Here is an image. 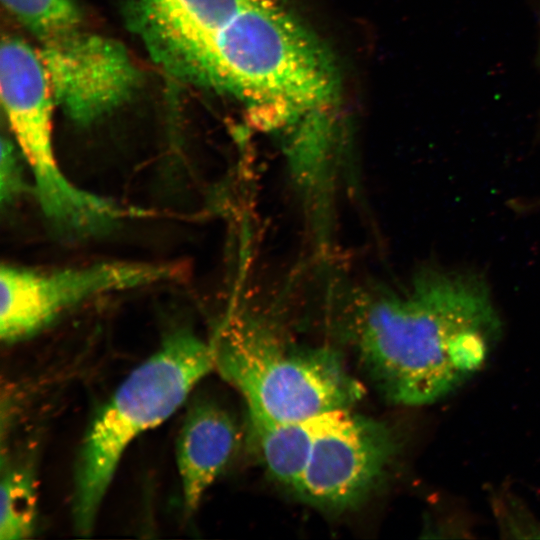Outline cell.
I'll list each match as a JSON object with an SVG mask.
<instances>
[{"instance_id": "1", "label": "cell", "mask_w": 540, "mask_h": 540, "mask_svg": "<svg viewBox=\"0 0 540 540\" xmlns=\"http://www.w3.org/2000/svg\"><path fill=\"white\" fill-rule=\"evenodd\" d=\"M502 322L484 279L429 266L404 293L382 291L352 309L358 361L389 402L423 406L450 395L487 364Z\"/></svg>"}, {"instance_id": "2", "label": "cell", "mask_w": 540, "mask_h": 540, "mask_svg": "<svg viewBox=\"0 0 540 540\" xmlns=\"http://www.w3.org/2000/svg\"><path fill=\"white\" fill-rule=\"evenodd\" d=\"M249 419L269 475L321 509L342 511L360 504L383 480L397 453L390 428L351 409L288 422Z\"/></svg>"}, {"instance_id": "3", "label": "cell", "mask_w": 540, "mask_h": 540, "mask_svg": "<svg viewBox=\"0 0 540 540\" xmlns=\"http://www.w3.org/2000/svg\"><path fill=\"white\" fill-rule=\"evenodd\" d=\"M213 369V343L177 330L124 379L97 412L82 440L72 498L77 532L87 535L92 530L126 447L169 418Z\"/></svg>"}, {"instance_id": "4", "label": "cell", "mask_w": 540, "mask_h": 540, "mask_svg": "<svg viewBox=\"0 0 540 540\" xmlns=\"http://www.w3.org/2000/svg\"><path fill=\"white\" fill-rule=\"evenodd\" d=\"M212 343L215 369L242 395L249 417L296 421L351 409L364 394L338 352L292 344L251 316L231 318Z\"/></svg>"}, {"instance_id": "5", "label": "cell", "mask_w": 540, "mask_h": 540, "mask_svg": "<svg viewBox=\"0 0 540 540\" xmlns=\"http://www.w3.org/2000/svg\"><path fill=\"white\" fill-rule=\"evenodd\" d=\"M168 265L107 261L42 271L3 265L0 270V337L7 344L29 338L68 309L93 297L169 280Z\"/></svg>"}, {"instance_id": "6", "label": "cell", "mask_w": 540, "mask_h": 540, "mask_svg": "<svg viewBox=\"0 0 540 540\" xmlns=\"http://www.w3.org/2000/svg\"><path fill=\"white\" fill-rule=\"evenodd\" d=\"M55 104L72 121L90 124L134 93L139 71L119 42L82 28L39 43Z\"/></svg>"}, {"instance_id": "7", "label": "cell", "mask_w": 540, "mask_h": 540, "mask_svg": "<svg viewBox=\"0 0 540 540\" xmlns=\"http://www.w3.org/2000/svg\"><path fill=\"white\" fill-rule=\"evenodd\" d=\"M0 94L19 149L33 174L34 191L58 199L71 188L57 162L52 141L55 104L49 78L37 48L6 36L0 49Z\"/></svg>"}, {"instance_id": "8", "label": "cell", "mask_w": 540, "mask_h": 540, "mask_svg": "<svg viewBox=\"0 0 540 540\" xmlns=\"http://www.w3.org/2000/svg\"><path fill=\"white\" fill-rule=\"evenodd\" d=\"M238 440L235 420L221 405L200 399L189 406L176 443L183 501L194 511L229 462Z\"/></svg>"}, {"instance_id": "9", "label": "cell", "mask_w": 540, "mask_h": 540, "mask_svg": "<svg viewBox=\"0 0 540 540\" xmlns=\"http://www.w3.org/2000/svg\"><path fill=\"white\" fill-rule=\"evenodd\" d=\"M35 485L31 469H7L1 481L0 539L18 540L31 536L35 526Z\"/></svg>"}, {"instance_id": "10", "label": "cell", "mask_w": 540, "mask_h": 540, "mask_svg": "<svg viewBox=\"0 0 540 540\" xmlns=\"http://www.w3.org/2000/svg\"><path fill=\"white\" fill-rule=\"evenodd\" d=\"M3 6L39 41L81 29L82 17L73 0H1Z\"/></svg>"}, {"instance_id": "11", "label": "cell", "mask_w": 540, "mask_h": 540, "mask_svg": "<svg viewBox=\"0 0 540 540\" xmlns=\"http://www.w3.org/2000/svg\"><path fill=\"white\" fill-rule=\"evenodd\" d=\"M26 189L13 143L1 139L0 196L2 205L12 202Z\"/></svg>"}, {"instance_id": "12", "label": "cell", "mask_w": 540, "mask_h": 540, "mask_svg": "<svg viewBox=\"0 0 540 540\" xmlns=\"http://www.w3.org/2000/svg\"><path fill=\"white\" fill-rule=\"evenodd\" d=\"M533 207L540 206V199L537 200L534 204H532Z\"/></svg>"}]
</instances>
